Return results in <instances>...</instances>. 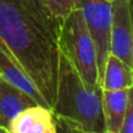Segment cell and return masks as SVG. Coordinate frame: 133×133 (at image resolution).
Listing matches in <instances>:
<instances>
[{
  "instance_id": "cell-1",
  "label": "cell",
  "mask_w": 133,
  "mask_h": 133,
  "mask_svg": "<svg viewBox=\"0 0 133 133\" xmlns=\"http://www.w3.org/2000/svg\"><path fill=\"white\" fill-rule=\"evenodd\" d=\"M61 19L39 0H0V43L53 108L60 61Z\"/></svg>"
},
{
  "instance_id": "cell-2",
  "label": "cell",
  "mask_w": 133,
  "mask_h": 133,
  "mask_svg": "<svg viewBox=\"0 0 133 133\" xmlns=\"http://www.w3.org/2000/svg\"><path fill=\"white\" fill-rule=\"evenodd\" d=\"M102 88L84 82L69 58L60 51L54 116L78 125L85 133L105 132L102 110Z\"/></svg>"
},
{
  "instance_id": "cell-3",
  "label": "cell",
  "mask_w": 133,
  "mask_h": 133,
  "mask_svg": "<svg viewBox=\"0 0 133 133\" xmlns=\"http://www.w3.org/2000/svg\"><path fill=\"white\" fill-rule=\"evenodd\" d=\"M60 51L69 58L85 83L92 87L99 85L96 50L78 8L69 13L62 21Z\"/></svg>"
},
{
  "instance_id": "cell-4",
  "label": "cell",
  "mask_w": 133,
  "mask_h": 133,
  "mask_svg": "<svg viewBox=\"0 0 133 133\" xmlns=\"http://www.w3.org/2000/svg\"><path fill=\"white\" fill-rule=\"evenodd\" d=\"M75 8L82 12L84 22L94 42L97 57L98 82L101 85L106 60L110 55L111 2L106 0H77Z\"/></svg>"
},
{
  "instance_id": "cell-5",
  "label": "cell",
  "mask_w": 133,
  "mask_h": 133,
  "mask_svg": "<svg viewBox=\"0 0 133 133\" xmlns=\"http://www.w3.org/2000/svg\"><path fill=\"white\" fill-rule=\"evenodd\" d=\"M110 54L133 68V27L131 0L111 1Z\"/></svg>"
},
{
  "instance_id": "cell-6",
  "label": "cell",
  "mask_w": 133,
  "mask_h": 133,
  "mask_svg": "<svg viewBox=\"0 0 133 133\" xmlns=\"http://www.w3.org/2000/svg\"><path fill=\"white\" fill-rule=\"evenodd\" d=\"M7 133H56L53 111L49 108L34 105L23 110L9 122Z\"/></svg>"
},
{
  "instance_id": "cell-7",
  "label": "cell",
  "mask_w": 133,
  "mask_h": 133,
  "mask_svg": "<svg viewBox=\"0 0 133 133\" xmlns=\"http://www.w3.org/2000/svg\"><path fill=\"white\" fill-rule=\"evenodd\" d=\"M103 90V89H102ZM132 101V88L118 91L103 90L102 110L106 133H118Z\"/></svg>"
},
{
  "instance_id": "cell-8",
  "label": "cell",
  "mask_w": 133,
  "mask_h": 133,
  "mask_svg": "<svg viewBox=\"0 0 133 133\" xmlns=\"http://www.w3.org/2000/svg\"><path fill=\"white\" fill-rule=\"evenodd\" d=\"M0 78L26 92L36 102L37 105L49 108L43 97L37 91L34 83L30 81V78L23 71V69L18 64V62L14 60L11 53L1 43H0Z\"/></svg>"
},
{
  "instance_id": "cell-9",
  "label": "cell",
  "mask_w": 133,
  "mask_h": 133,
  "mask_svg": "<svg viewBox=\"0 0 133 133\" xmlns=\"http://www.w3.org/2000/svg\"><path fill=\"white\" fill-rule=\"evenodd\" d=\"M34 105L37 104L30 96L0 78V127L6 130L15 116Z\"/></svg>"
},
{
  "instance_id": "cell-10",
  "label": "cell",
  "mask_w": 133,
  "mask_h": 133,
  "mask_svg": "<svg viewBox=\"0 0 133 133\" xmlns=\"http://www.w3.org/2000/svg\"><path fill=\"white\" fill-rule=\"evenodd\" d=\"M133 76L132 68L125 62L110 54L104 68L103 78L101 87L103 90L109 91H118L132 88Z\"/></svg>"
},
{
  "instance_id": "cell-11",
  "label": "cell",
  "mask_w": 133,
  "mask_h": 133,
  "mask_svg": "<svg viewBox=\"0 0 133 133\" xmlns=\"http://www.w3.org/2000/svg\"><path fill=\"white\" fill-rule=\"evenodd\" d=\"M39 1L53 15L63 20L69 13H71L75 9L77 0H39Z\"/></svg>"
},
{
  "instance_id": "cell-12",
  "label": "cell",
  "mask_w": 133,
  "mask_h": 133,
  "mask_svg": "<svg viewBox=\"0 0 133 133\" xmlns=\"http://www.w3.org/2000/svg\"><path fill=\"white\" fill-rule=\"evenodd\" d=\"M54 120H55L56 133H85L78 125L61 117L54 116Z\"/></svg>"
},
{
  "instance_id": "cell-13",
  "label": "cell",
  "mask_w": 133,
  "mask_h": 133,
  "mask_svg": "<svg viewBox=\"0 0 133 133\" xmlns=\"http://www.w3.org/2000/svg\"><path fill=\"white\" fill-rule=\"evenodd\" d=\"M118 133H133V104L132 101L130 102L129 108H127L126 115H125L124 122L122 124V127Z\"/></svg>"
},
{
  "instance_id": "cell-14",
  "label": "cell",
  "mask_w": 133,
  "mask_h": 133,
  "mask_svg": "<svg viewBox=\"0 0 133 133\" xmlns=\"http://www.w3.org/2000/svg\"><path fill=\"white\" fill-rule=\"evenodd\" d=\"M0 133H7V132H6V130H5V129L0 127Z\"/></svg>"
},
{
  "instance_id": "cell-15",
  "label": "cell",
  "mask_w": 133,
  "mask_h": 133,
  "mask_svg": "<svg viewBox=\"0 0 133 133\" xmlns=\"http://www.w3.org/2000/svg\"><path fill=\"white\" fill-rule=\"evenodd\" d=\"M88 133H97V132H88ZM103 133H106V132H103Z\"/></svg>"
},
{
  "instance_id": "cell-16",
  "label": "cell",
  "mask_w": 133,
  "mask_h": 133,
  "mask_svg": "<svg viewBox=\"0 0 133 133\" xmlns=\"http://www.w3.org/2000/svg\"><path fill=\"white\" fill-rule=\"evenodd\" d=\"M106 1H109V2H111V1H112V0H106Z\"/></svg>"
}]
</instances>
